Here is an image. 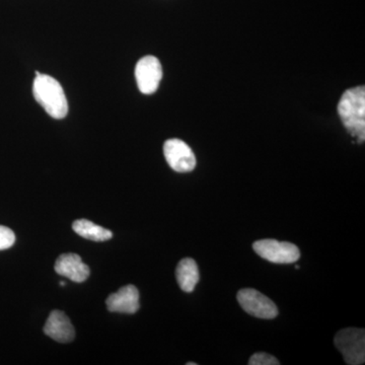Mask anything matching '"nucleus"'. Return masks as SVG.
<instances>
[{
    "label": "nucleus",
    "mask_w": 365,
    "mask_h": 365,
    "mask_svg": "<svg viewBox=\"0 0 365 365\" xmlns=\"http://www.w3.org/2000/svg\"><path fill=\"white\" fill-rule=\"evenodd\" d=\"M341 120L352 136L359 143L365 139V88L364 86L350 88L343 93L338 105Z\"/></svg>",
    "instance_id": "nucleus-1"
},
{
    "label": "nucleus",
    "mask_w": 365,
    "mask_h": 365,
    "mask_svg": "<svg viewBox=\"0 0 365 365\" xmlns=\"http://www.w3.org/2000/svg\"><path fill=\"white\" fill-rule=\"evenodd\" d=\"M33 93L36 101L54 119H63L68 113V103L61 85L47 74H38L34 81Z\"/></svg>",
    "instance_id": "nucleus-2"
},
{
    "label": "nucleus",
    "mask_w": 365,
    "mask_h": 365,
    "mask_svg": "<svg viewBox=\"0 0 365 365\" xmlns=\"http://www.w3.org/2000/svg\"><path fill=\"white\" fill-rule=\"evenodd\" d=\"M336 348L342 353L346 364L360 365L365 360V331L364 329H343L334 339Z\"/></svg>",
    "instance_id": "nucleus-3"
},
{
    "label": "nucleus",
    "mask_w": 365,
    "mask_h": 365,
    "mask_svg": "<svg viewBox=\"0 0 365 365\" xmlns=\"http://www.w3.org/2000/svg\"><path fill=\"white\" fill-rule=\"evenodd\" d=\"M254 251L271 263L292 264L299 259V250L292 242L260 240L254 242Z\"/></svg>",
    "instance_id": "nucleus-4"
},
{
    "label": "nucleus",
    "mask_w": 365,
    "mask_h": 365,
    "mask_svg": "<svg viewBox=\"0 0 365 365\" xmlns=\"http://www.w3.org/2000/svg\"><path fill=\"white\" fill-rule=\"evenodd\" d=\"M237 302L242 309L259 319H271L278 314L277 307L266 295L252 288H245L237 292Z\"/></svg>",
    "instance_id": "nucleus-5"
},
{
    "label": "nucleus",
    "mask_w": 365,
    "mask_h": 365,
    "mask_svg": "<svg viewBox=\"0 0 365 365\" xmlns=\"http://www.w3.org/2000/svg\"><path fill=\"white\" fill-rule=\"evenodd\" d=\"M163 78L160 60L155 56H145L137 62L135 78L139 91L144 95H151L158 91Z\"/></svg>",
    "instance_id": "nucleus-6"
},
{
    "label": "nucleus",
    "mask_w": 365,
    "mask_h": 365,
    "mask_svg": "<svg viewBox=\"0 0 365 365\" xmlns=\"http://www.w3.org/2000/svg\"><path fill=\"white\" fill-rule=\"evenodd\" d=\"M163 155L170 167L178 173H189L195 169V155L188 144L180 139L165 141Z\"/></svg>",
    "instance_id": "nucleus-7"
},
{
    "label": "nucleus",
    "mask_w": 365,
    "mask_h": 365,
    "mask_svg": "<svg viewBox=\"0 0 365 365\" xmlns=\"http://www.w3.org/2000/svg\"><path fill=\"white\" fill-rule=\"evenodd\" d=\"M106 304L113 313L135 314L140 307L138 289L134 285L121 287L115 294H110Z\"/></svg>",
    "instance_id": "nucleus-8"
},
{
    "label": "nucleus",
    "mask_w": 365,
    "mask_h": 365,
    "mask_svg": "<svg viewBox=\"0 0 365 365\" xmlns=\"http://www.w3.org/2000/svg\"><path fill=\"white\" fill-rule=\"evenodd\" d=\"M55 271L59 275L68 278L73 282H85L90 276L91 270L76 254H63L55 263Z\"/></svg>",
    "instance_id": "nucleus-9"
},
{
    "label": "nucleus",
    "mask_w": 365,
    "mask_h": 365,
    "mask_svg": "<svg viewBox=\"0 0 365 365\" xmlns=\"http://www.w3.org/2000/svg\"><path fill=\"white\" fill-rule=\"evenodd\" d=\"M44 333L60 343H69L76 337L71 319L63 312L53 311L44 326Z\"/></svg>",
    "instance_id": "nucleus-10"
},
{
    "label": "nucleus",
    "mask_w": 365,
    "mask_h": 365,
    "mask_svg": "<svg viewBox=\"0 0 365 365\" xmlns=\"http://www.w3.org/2000/svg\"><path fill=\"white\" fill-rule=\"evenodd\" d=\"M177 281L182 292H192L199 282V269L196 262L191 258L182 259L178 264Z\"/></svg>",
    "instance_id": "nucleus-11"
},
{
    "label": "nucleus",
    "mask_w": 365,
    "mask_h": 365,
    "mask_svg": "<svg viewBox=\"0 0 365 365\" xmlns=\"http://www.w3.org/2000/svg\"><path fill=\"white\" fill-rule=\"evenodd\" d=\"M72 228L83 239L91 240V241L105 242L113 237L111 230H106L88 220H76L72 225Z\"/></svg>",
    "instance_id": "nucleus-12"
},
{
    "label": "nucleus",
    "mask_w": 365,
    "mask_h": 365,
    "mask_svg": "<svg viewBox=\"0 0 365 365\" xmlns=\"http://www.w3.org/2000/svg\"><path fill=\"white\" fill-rule=\"evenodd\" d=\"M14 242H16V235L13 230L0 225V251L11 248L14 246Z\"/></svg>",
    "instance_id": "nucleus-13"
},
{
    "label": "nucleus",
    "mask_w": 365,
    "mask_h": 365,
    "mask_svg": "<svg viewBox=\"0 0 365 365\" xmlns=\"http://www.w3.org/2000/svg\"><path fill=\"white\" fill-rule=\"evenodd\" d=\"M250 365H279L280 362L277 359L268 354V353H256L250 359Z\"/></svg>",
    "instance_id": "nucleus-14"
},
{
    "label": "nucleus",
    "mask_w": 365,
    "mask_h": 365,
    "mask_svg": "<svg viewBox=\"0 0 365 365\" xmlns=\"http://www.w3.org/2000/svg\"><path fill=\"white\" fill-rule=\"evenodd\" d=\"M197 364H194V362H188L187 365H196Z\"/></svg>",
    "instance_id": "nucleus-15"
},
{
    "label": "nucleus",
    "mask_w": 365,
    "mask_h": 365,
    "mask_svg": "<svg viewBox=\"0 0 365 365\" xmlns=\"http://www.w3.org/2000/svg\"><path fill=\"white\" fill-rule=\"evenodd\" d=\"M60 284H61L62 287H64V285H66V282H63V281H61V282H60Z\"/></svg>",
    "instance_id": "nucleus-16"
},
{
    "label": "nucleus",
    "mask_w": 365,
    "mask_h": 365,
    "mask_svg": "<svg viewBox=\"0 0 365 365\" xmlns=\"http://www.w3.org/2000/svg\"><path fill=\"white\" fill-rule=\"evenodd\" d=\"M295 269H299V265H295Z\"/></svg>",
    "instance_id": "nucleus-17"
}]
</instances>
